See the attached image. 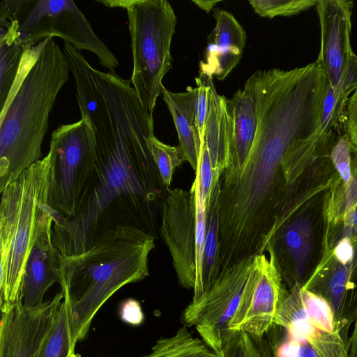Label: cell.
<instances>
[{
    "mask_svg": "<svg viewBox=\"0 0 357 357\" xmlns=\"http://www.w3.org/2000/svg\"><path fill=\"white\" fill-rule=\"evenodd\" d=\"M72 73L81 116L93 133V164L74 216L53 222L59 256L83 253L118 234L144 233L157 239L170 189L149 146L153 113L143 107L130 80L86 61Z\"/></svg>",
    "mask_w": 357,
    "mask_h": 357,
    "instance_id": "6da1fadb",
    "label": "cell"
},
{
    "mask_svg": "<svg viewBox=\"0 0 357 357\" xmlns=\"http://www.w3.org/2000/svg\"><path fill=\"white\" fill-rule=\"evenodd\" d=\"M70 72L66 56L54 37L25 51L0 110V192L40 160L50 114Z\"/></svg>",
    "mask_w": 357,
    "mask_h": 357,
    "instance_id": "7a4b0ae2",
    "label": "cell"
},
{
    "mask_svg": "<svg viewBox=\"0 0 357 357\" xmlns=\"http://www.w3.org/2000/svg\"><path fill=\"white\" fill-rule=\"evenodd\" d=\"M155 240L144 233L118 234L83 253L59 257V283L75 344L86 337L92 319L110 296L149 276Z\"/></svg>",
    "mask_w": 357,
    "mask_h": 357,
    "instance_id": "3957f363",
    "label": "cell"
},
{
    "mask_svg": "<svg viewBox=\"0 0 357 357\" xmlns=\"http://www.w3.org/2000/svg\"><path fill=\"white\" fill-rule=\"evenodd\" d=\"M50 166L47 153L1 192L0 307L22 300L26 262L47 202Z\"/></svg>",
    "mask_w": 357,
    "mask_h": 357,
    "instance_id": "277c9868",
    "label": "cell"
},
{
    "mask_svg": "<svg viewBox=\"0 0 357 357\" xmlns=\"http://www.w3.org/2000/svg\"><path fill=\"white\" fill-rule=\"evenodd\" d=\"M97 2L126 10L132 55L131 84L143 107L153 113L162 80L172 69L171 44L176 17L167 0H105Z\"/></svg>",
    "mask_w": 357,
    "mask_h": 357,
    "instance_id": "5b68a950",
    "label": "cell"
},
{
    "mask_svg": "<svg viewBox=\"0 0 357 357\" xmlns=\"http://www.w3.org/2000/svg\"><path fill=\"white\" fill-rule=\"evenodd\" d=\"M0 20L14 21L17 40L29 50L47 37H59L79 50L93 53L101 66L115 73L119 63L70 0H2Z\"/></svg>",
    "mask_w": 357,
    "mask_h": 357,
    "instance_id": "8992f818",
    "label": "cell"
},
{
    "mask_svg": "<svg viewBox=\"0 0 357 357\" xmlns=\"http://www.w3.org/2000/svg\"><path fill=\"white\" fill-rule=\"evenodd\" d=\"M94 139L85 116L52 134L47 210L53 222L74 216L93 164Z\"/></svg>",
    "mask_w": 357,
    "mask_h": 357,
    "instance_id": "52a82bcc",
    "label": "cell"
},
{
    "mask_svg": "<svg viewBox=\"0 0 357 357\" xmlns=\"http://www.w3.org/2000/svg\"><path fill=\"white\" fill-rule=\"evenodd\" d=\"M255 264L256 255H252L226 268L208 291L183 311L185 326H195L200 338L219 356L234 334L229 327Z\"/></svg>",
    "mask_w": 357,
    "mask_h": 357,
    "instance_id": "ba28073f",
    "label": "cell"
},
{
    "mask_svg": "<svg viewBox=\"0 0 357 357\" xmlns=\"http://www.w3.org/2000/svg\"><path fill=\"white\" fill-rule=\"evenodd\" d=\"M269 258L256 255V264L234 314L229 331L264 336L274 326L275 315L289 294L272 250Z\"/></svg>",
    "mask_w": 357,
    "mask_h": 357,
    "instance_id": "9c48e42d",
    "label": "cell"
},
{
    "mask_svg": "<svg viewBox=\"0 0 357 357\" xmlns=\"http://www.w3.org/2000/svg\"><path fill=\"white\" fill-rule=\"evenodd\" d=\"M324 191L294 212L267 242L266 250H272L290 290L296 286L303 287L311 276L309 267L314 239V208L326 195L327 192L322 199H318Z\"/></svg>",
    "mask_w": 357,
    "mask_h": 357,
    "instance_id": "30bf717a",
    "label": "cell"
},
{
    "mask_svg": "<svg viewBox=\"0 0 357 357\" xmlns=\"http://www.w3.org/2000/svg\"><path fill=\"white\" fill-rule=\"evenodd\" d=\"M160 234L172 257L179 284L194 289L196 282V219L193 192L169 190L165 199Z\"/></svg>",
    "mask_w": 357,
    "mask_h": 357,
    "instance_id": "8fae6325",
    "label": "cell"
},
{
    "mask_svg": "<svg viewBox=\"0 0 357 357\" xmlns=\"http://www.w3.org/2000/svg\"><path fill=\"white\" fill-rule=\"evenodd\" d=\"M62 298L61 291L36 307L22 300L0 307V357H38Z\"/></svg>",
    "mask_w": 357,
    "mask_h": 357,
    "instance_id": "7c38bea8",
    "label": "cell"
},
{
    "mask_svg": "<svg viewBox=\"0 0 357 357\" xmlns=\"http://www.w3.org/2000/svg\"><path fill=\"white\" fill-rule=\"evenodd\" d=\"M315 7L321 29V48L317 60L328 84L337 91L354 53L351 45L353 1L319 0Z\"/></svg>",
    "mask_w": 357,
    "mask_h": 357,
    "instance_id": "4fadbf2b",
    "label": "cell"
},
{
    "mask_svg": "<svg viewBox=\"0 0 357 357\" xmlns=\"http://www.w3.org/2000/svg\"><path fill=\"white\" fill-rule=\"evenodd\" d=\"M52 225L53 218L45 204L38 219L22 279V303L28 307L41 305L47 289L59 282V254L52 241Z\"/></svg>",
    "mask_w": 357,
    "mask_h": 357,
    "instance_id": "5bb4252c",
    "label": "cell"
},
{
    "mask_svg": "<svg viewBox=\"0 0 357 357\" xmlns=\"http://www.w3.org/2000/svg\"><path fill=\"white\" fill-rule=\"evenodd\" d=\"M215 28L209 36L205 62L199 63L200 72L218 80L225 79L242 58L246 33L232 14L213 9Z\"/></svg>",
    "mask_w": 357,
    "mask_h": 357,
    "instance_id": "9a60e30c",
    "label": "cell"
},
{
    "mask_svg": "<svg viewBox=\"0 0 357 357\" xmlns=\"http://www.w3.org/2000/svg\"><path fill=\"white\" fill-rule=\"evenodd\" d=\"M227 107L230 119V137L227 167L223 173L241 169L252 149L257 127L254 79L251 75L237 91Z\"/></svg>",
    "mask_w": 357,
    "mask_h": 357,
    "instance_id": "2e32d148",
    "label": "cell"
},
{
    "mask_svg": "<svg viewBox=\"0 0 357 357\" xmlns=\"http://www.w3.org/2000/svg\"><path fill=\"white\" fill-rule=\"evenodd\" d=\"M352 263L347 265L339 263L331 251L320 259L303 287L327 301L333 313L335 328L341 335L344 303Z\"/></svg>",
    "mask_w": 357,
    "mask_h": 357,
    "instance_id": "e0dca14e",
    "label": "cell"
},
{
    "mask_svg": "<svg viewBox=\"0 0 357 357\" xmlns=\"http://www.w3.org/2000/svg\"><path fill=\"white\" fill-rule=\"evenodd\" d=\"M161 96L177 130L179 146L195 172L198 167L200 138L196 125L197 89L188 87L185 92L174 93L162 86Z\"/></svg>",
    "mask_w": 357,
    "mask_h": 357,
    "instance_id": "ac0fdd59",
    "label": "cell"
},
{
    "mask_svg": "<svg viewBox=\"0 0 357 357\" xmlns=\"http://www.w3.org/2000/svg\"><path fill=\"white\" fill-rule=\"evenodd\" d=\"M219 200L220 181L213 188L206 208V234L202 266V296L208 291L218 278Z\"/></svg>",
    "mask_w": 357,
    "mask_h": 357,
    "instance_id": "d6986e66",
    "label": "cell"
},
{
    "mask_svg": "<svg viewBox=\"0 0 357 357\" xmlns=\"http://www.w3.org/2000/svg\"><path fill=\"white\" fill-rule=\"evenodd\" d=\"M151 351L156 357H220L185 325L172 335L160 338Z\"/></svg>",
    "mask_w": 357,
    "mask_h": 357,
    "instance_id": "ffe728a7",
    "label": "cell"
},
{
    "mask_svg": "<svg viewBox=\"0 0 357 357\" xmlns=\"http://www.w3.org/2000/svg\"><path fill=\"white\" fill-rule=\"evenodd\" d=\"M287 333L294 340H307L318 357H348V342L339 331L327 333L307 322Z\"/></svg>",
    "mask_w": 357,
    "mask_h": 357,
    "instance_id": "44dd1931",
    "label": "cell"
},
{
    "mask_svg": "<svg viewBox=\"0 0 357 357\" xmlns=\"http://www.w3.org/2000/svg\"><path fill=\"white\" fill-rule=\"evenodd\" d=\"M357 207V164L346 187L339 180L328 191L325 206V222L328 233L332 227L342 224L345 215Z\"/></svg>",
    "mask_w": 357,
    "mask_h": 357,
    "instance_id": "7402d4cb",
    "label": "cell"
},
{
    "mask_svg": "<svg viewBox=\"0 0 357 357\" xmlns=\"http://www.w3.org/2000/svg\"><path fill=\"white\" fill-rule=\"evenodd\" d=\"M67 304L63 301L38 357H77Z\"/></svg>",
    "mask_w": 357,
    "mask_h": 357,
    "instance_id": "603a6c76",
    "label": "cell"
},
{
    "mask_svg": "<svg viewBox=\"0 0 357 357\" xmlns=\"http://www.w3.org/2000/svg\"><path fill=\"white\" fill-rule=\"evenodd\" d=\"M26 50L9 36H0V109H2L17 77ZM0 109V110H1Z\"/></svg>",
    "mask_w": 357,
    "mask_h": 357,
    "instance_id": "cb8c5ba5",
    "label": "cell"
},
{
    "mask_svg": "<svg viewBox=\"0 0 357 357\" xmlns=\"http://www.w3.org/2000/svg\"><path fill=\"white\" fill-rule=\"evenodd\" d=\"M190 190L193 192L195 201L196 219V267L197 275L191 302L197 301L202 296V266L204 248L206 234V202L202 190L199 178L196 174Z\"/></svg>",
    "mask_w": 357,
    "mask_h": 357,
    "instance_id": "d4e9b609",
    "label": "cell"
},
{
    "mask_svg": "<svg viewBox=\"0 0 357 357\" xmlns=\"http://www.w3.org/2000/svg\"><path fill=\"white\" fill-rule=\"evenodd\" d=\"M149 146L162 181L166 188L170 189L174 170L184 162H188L187 157L179 145L165 144L155 135L150 138Z\"/></svg>",
    "mask_w": 357,
    "mask_h": 357,
    "instance_id": "484cf974",
    "label": "cell"
},
{
    "mask_svg": "<svg viewBox=\"0 0 357 357\" xmlns=\"http://www.w3.org/2000/svg\"><path fill=\"white\" fill-rule=\"evenodd\" d=\"M220 357H273L271 341L264 336L236 332Z\"/></svg>",
    "mask_w": 357,
    "mask_h": 357,
    "instance_id": "4316f807",
    "label": "cell"
},
{
    "mask_svg": "<svg viewBox=\"0 0 357 357\" xmlns=\"http://www.w3.org/2000/svg\"><path fill=\"white\" fill-rule=\"evenodd\" d=\"M319 0H250L255 12L262 17L291 16L316 6Z\"/></svg>",
    "mask_w": 357,
    "mask_h": 357,
    "instance_id": "83f0119b",
    "label": "cell"
},
{
    "mask_svg": "<svg viewBox=\"0 0 357 357\" xmlns=\"http://www.w3.org/2000/svg\"><path fill=\"white\" fill-rule=\"evenodd\" d=\"M344 124L335 128L334 141L331 150V159L340 178L342 187L349 183L352 176L351 151L352 146L344 130Z\"/></svg>",
    "mask_w": 357,
    "mask_h": 357,
    "instance_id": "f1b7e54d",
    "label": "cell"
},
{
    "mask_svg": "<svg viewBox=\"0 0 357 357\" xmlns=\"http://www.w3.org/2000/svg\"><path fill=\"white\" fill-rule=\"evenodd\" d=\"M301 294L310 322L318 329L332 333L336 330L331 307L322 297L303 288Z\"/></svg>",
    "mask_w": 357,
    "mask_h": 357,
    "instance_id": "f546056e",
    "label": "cell"
},
{
    "mask_svg": "<svg viewBox=\"0 0 357 357\" xmlns=\"http://www.w3.org/2000/svg\"><path fill=\"white\" fill-rule=\"evenodd\" d=\"M354 257L350 273L342 312V335L346 337L350 324L357 318V243L354 244Z\"/></svg>",
    "mask_w": 357,
    "mask_h": 357,
    "instance_id": "4dcf8cb0",
    "label": "cell"
},
{
    "mask_svg": "<svg viewBox=\"0 0 357 357\" xmlns=\"http://www.w3.org/2000/svg\"><path fill=\"white\" fill-rule=\"evenodd\" d=\"M344 126L352 147L357 151V89L348 100Z\"/></svg>",
    "mask_w": 357,
    "mask_h": 357,
    "instance_id": "1f68e13d",
    "label": "cell"
},
{
    "mask_svg": "<svg viewBox=\"0 0 357 357\" xmlns=\"http://www.w3.org/2000/svg\"><path fill=\"white\" fill-rule=\"evenodd\" d=\"M121 319L133 326L140 325L144 319L139 303L133 298L124 301L120 307Z\"/></svg>",
    "mask_w": 357,
    "mask_h": 357,
    "instance_id": "d6a6232c",
    "label": "cell"
},
{
    "mask_svg": "<svg viewBox=\"0 0 357 357\" xmlns=\"http://www.w3.org/2000/svg\"><path fill=\"white\" fill-rule=\"evenodd\" d=\"M357 89V55L352 54L344 72L340 91L344 96L349 98L351 92Z\"/></svg>",
    "mask_w": 357,
    "mask_h": 357,
    "instance_id": "836d02e7",
    "label": "cell"
},
{
    "mask_svg": "<svg viewBox=\"0 0 357 357\" xmlns=\"http://www.w3.org/2000/svg\"><path fill=\"white\" fill-rule=\"evenodd\" d=\"M332 255L342 265L352 263L354 257V247L351 238L349 237L340 238L332 249Z\"/></svg>",
    "mask_w": 357,
    "mask_h": 357,
    "instance_id": "e575fe53",
    "label": "cell"
},
{
    "mask_svg": "<svg viewBox=\"0 0 357 357\" xmlns=\"http://www.w3.org/2000/svg\"><path fill=\"white\" fill-rule=\"evenodd\" d=\"M350 340L348 341V357H357V318Z\"/></svg>",
    "mask_w": 357,
    "mask_h": 357,
    "instance_id": "d590c367",
    "label": "cell"
},
{
    "mask_svg": "<svg viewBox=\"0 0 357 357\" xmlns=\"http://www.w3.org/2000/svg\"><path fill=\"white\" fill-rule=\"evenodd\" d=\"M192 1L202 10L206 11V13H208L220 1L192 0Z\"/></svg>",
    "mask_w": 357,
    "mask_h": 357,
    "instance_id": "8d00e7d4",
    "label": "cell"
}]
</instances>
